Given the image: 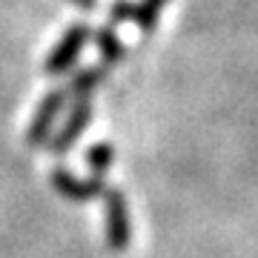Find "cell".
Returning <instances> with one entry per match:
<instances>
[{
	"mask_svg": "<svg viewBox=\"0 0 258 258\" xmlns=\"http://www.w3.org/2000/svg\"><path fill=\"white\" fill-rule=\"evenodd\" d=\"M103 227H106V247L123 252L132 241V221H129L126 195L118 186L103 189Z\"/></svg>",
	"mask_w": 258,
	"mask_h": 258,
	"instance_id": "cell-1",
	"label": "cell"
},
{
	"mask_svg": "<svg viewBox=\"0 0 258 258\" xmlns=\"http://www.w3.org/2000/svg\"><path fill=\"white\" fill-rule=\"evenodd\" d=\"M89 37H92V29L86 26V23H72V26L63 32V37L55 43V49L49 52L46 63H43V72L49 78H60L78 63V57H81L83 46L89 43Z\"/></svg>",
	"mask_w": 258,
	"mask_h": 258,
	"instance_id": "cell-2",
	"label": "cell"
},
{
	"mask_svg": "<svg viewBox=\"0 0 258 258\" xmlns=\"http://www.w3.org/2000/svg\"><path fill=\"white\" fill-rule=\"evenodd\" d=\"M66 106V89H52L43 95L40 106L35 109V118L29 120L26 129V147L29 149H43L52 141V129Z\"/></svg>",
	"mask_w": 258,
	"mask_h": 258,
	"instance_id": "cell-3",
	"label": "cell"
},
{
	"mask_svg": "<svg viewBox=\"0 0 258 258\" xmlns=\"http://www.w3.org/2000/svg\"><path fill=\"white\" fill-rule=\"evenodd\" d=\"M89 123H92V101L72 103V109H69V115H66L63 126L52 135V141L46 144V149L52 152V155H57V158L66 155V152L78 144V138L86 132V126H89Z\"/></svg>",
	"mask_w": 258,
	"mask_h": 258,
	"instance_id": "cell-4",
	"label": "cell"
},
{
	"mask_svg": "<svg viewBox=\"0 0 258 258\" xmlns=\"http://www.w3.org/2000/svg\"><path fill=\"white\" fill-rule=\"evenodd\" d=\"M49 181H52V186H55L57 195H63L66 201H75V204L92 201V198L103 195V189H106L103 181H98V178H92V175H89V178H78L75 172H69L66 166L52 169Z\"/></svg>",
	"mask_w": 258,
	"mask_h": 258,
	"instance_id": "cell-5",
	"label": "cell"
},
{
	"mask_svg": "<svg viewBox=\"0 0 258 258\" xmlns=\"http://www.w3.org/2000/svg\"><path fill=\"white\" fill-rule=\"evenodd\" d=\"M106 78V66H86L78 75H72V81L66 86V98H72V103L78 101H89L95 86H101Z\"/></svg>",
	"mask_w": 258,
	"mask_h": 258,
	"instance_id": "cell-6",
	"label": "cell"
},
{
	"mask_svg": "<svg viewBox=\"0 0 258 258\" xmlns=\"http://www.w3.org/2000/svg\"><path fill=\"white\" fill-rule=\"evenodd\" d=\"M95 46H98V52H101L103 66H115V63H120V60L126 57V46H123L120 35L115 32V26L98 29V32H95Z\"/></svg>",
	"mask_w": 258,
	"mask_h": 258,
	"instance_id": "cell-7",
	"label": "cell"
},
{
	"mask_svg": "<svg viewBox=\"0 0 258 258\" xmlns=\"http://www.w3.org/2000/svg\"><path fill=\"white\" fill-rule=\"evenodd\" d=\"M169 0H138L135 3V26H138L141 35H152L158 26V20H161V12Z\"/></svg>",
	"mask_w": 258,
	"mask_h": 258,
	"instance_id": "cell-8",
	"label": "cell"
},
{
	"mask_svg": "<svg viewBox=\"0 0 258 258\" xmlns=\"http://www.w3.org/2000/svg\"><path fill=\"white\" fill-rule=\"evenodd\" d=\"M112 158H115V149H112L109 141H98V144L89 147V152H86V164H89L92 178H98V181L106 178V172H109V166H112Z\"/></svg>",
	"mask_w": 258,
	"mask_h": 258,
	"instance_id": "cell-9",
	"label": "cell"
},
{
	"mask_svg": "<svg viewBox=\"0 0 258 258\" xmlns=\"http://www.w3.org/2000/svg\"><path fill=\"white\" fill-rule=\"evenodd\" d=\"M135 18V3L132 0H115L109 9V26H118V23H126V20Z\"/></svg>",
	"mask_w": 258,
	"mask_h": 258,
	"instance_id": "cell-10",
	"label": "cell"
},
{
	"mask_svg": "<svg viewBox=\"0 0 258 258\" xmlns=\"http://www.w3.org/2000/svg\"><path fill=\"white\" fill-rule=\"evenodd\" d=\"M69 3H75L81 12H92V9H98V0H69Z\"/></svg>",
	"mask_w": 258,
	"mask_h": 258,
	"instance_id": "cell-11",
	"label": "cell"
}]
</instances>
